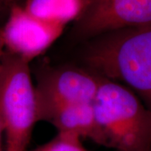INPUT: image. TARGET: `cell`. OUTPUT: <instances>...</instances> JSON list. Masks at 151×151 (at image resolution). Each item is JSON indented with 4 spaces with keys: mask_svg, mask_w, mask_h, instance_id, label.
Here are the masks:
<instances>
[{
    "mask_svg": "<svg viewBox=\"0 0 151 151\" xmlns=\"http://www.w3.org/2000/svg\"><path fill=\"white\" fill-rule=\"evenodd\" d=\"M29 64L5 49L0 60V117L6 151H26L38 122Z\"/></svg>",
    "mask_w": 151,
    "mask_h": 151,
    "instance_id": "3957f363",
    "label": "cell"
},
{
    "mask_svg": "<svg viewBox=\"0 0 151 151\" xmlns=\"http://www.w3.org/2000/svg\"><path fill=\"white\" fill-rule=\"evenodd\" d=\"M59 134L74 135L79 139H88L103 145L101 133L91 103H76L59 108L46 120Z\"/></svg>",
    "mask_w": 151,
    "mask_h": 151,
    "instance_id": "52a82bcc",
    "label": "cell"
},
{
    "mask_svg": "<svg viewBox=\"0 0 151 151\" xmlns=\"http://www.w3.org/2000/svg\"><path fill=\"white\" fill-rule=\"evenodd\" d=\"M151 25V0H89L75 22L71 35L89 41L124 29Z\"/></svg>",
    "mask_w": 151,
    "mask_h": 151,
    "instance_id": "5b68a950",
    "label": "cell"
},
{
    "mask_svg": "<svg viewBox=\"0 0 151 151\" xmlns=\"http://www.w3.org/2000/svg\"><path fill=\"white\" fill-rule=\"evenodd\" d=\"M103 76L77 67H61L40 76L35 87L38 122L59 108L94 101Z\"/></svg>",
    "mask_w": 151,
    "mask_h": 151,
    "instance_id": "277c9868",
    "label": "cell"
},
{
    "mask_svg": "<svg viewBox=\"0 0 151 151\" xmlns=\"http://www.w3.org/2000/svg\"><path fill=\"white\" fill-rule=\"evenodd\" d=\"M88 3L89 0H24L21 5L33 16L65 26L81 16Z\"/></svg>",
    "mask_w": 151,
    "mask_h": 151,
    "instance_id": "ba28073f",
    "label": "cell"
},
{
    "mask_svg": "<svg viewBox=\"0 0 151 151\" xmlns=\"http://www.w3.org/2000/svg\"><path fill=\"white\" fill-rule=\"evenodd\" d=\"M83 55L93 72L123 81L151 110V25L94 38L87 43Z\"/></svg>",
    "mask_w": 151,
    "mask_h": 151,
    "instance_id": "6da1fadb",
    "label": "cell"
},
{
    "mask_svg": "<svg viewBox=\"0 0 151 151\" xmlns=\"http://www.w3.org/2000/svg\"><path fill=\"white\" fill-rule=\"evenodd\" d=\"M19 4H20V1H24V0H19Z\"/></svg>",
    "mask_w": 151,
    "mask_h": 151,
    "instance_id": "7c38bea8",
    "label": "cell"
},
{
    "mask_svg": "<svg viewBox=\"0 0 151 151\" xmlns=\"http://www.w3.org/2000/svg\"><path fill=\"white\" fill-rule=\"evenodd\" d=\"M4 44L3 41L0 38V60L2 58V55L4 53ZM4 133V130H3V126H2V121H1V117H0V151H1V140H2V134Z\"/></svg>",
    "mask_w": 151,
    "mask_h": 151,
    "instance_id": "8fae6325",
    "label": "cell"
},
{
    "mask_svg": "<svg viewBox=\"0 0 151 151\" xmlns=\"http://www.w3.org/2000/svg\"><path fill=\"white\" fill-rule=\"evenodd\" d=\"M16 4H19V0H0V22L4 16H8L12 7Z\"/></svg>",
    "mask_w": 151,
    "mask_h": 151,
    "instance_id": "30bf717a",
    "label": "cell"
},
{
    "mask_svg": "<svg viewBox=\"0 0 151 151\" xmlns=\"http://www.w3.org/2000/svg\"><path fill=\"white\" fill-rule=\"evenodd\" d=\"M64 28L33 16L21 4H16L0 27V38L6 50L30 63L52 45Z\"/></svg>",
    "mask_w": 151,
    "mask_h": 151,
    "instance_id": "8992f818",
    "label": "cell"
},
{
    "mask_svg": "<svg viewBox=\"0 0 151 151\" xmlns=\"http://www.w3.org/2000/svg\"><path fill=\"white\" fill-rule=\"evenodd\" d=\"M31 151H87L81 139L74 135L59 134L52 140Z\"/></svg>",
    "mask_w": 151,
    "mask_h": 151,
    "instance_id": "9c48e42d",
    "label": "cell"
},
{
    "mask_svg": "<svg viewBox=\"0 0 151 151\" xmlns=\"http://www.w3.org/2000/svg\"><path fill=\"white\" fill-rule=\"evenodd\" d=\"M92 105L103 146L151 151V110L132 90L103 77Z\"/></svg>",
    "mask_w": 151,
    "mask_h": 151,
    "instance_id": "7a4b0ae2",
    "label": "cell"
}]
</instances>
